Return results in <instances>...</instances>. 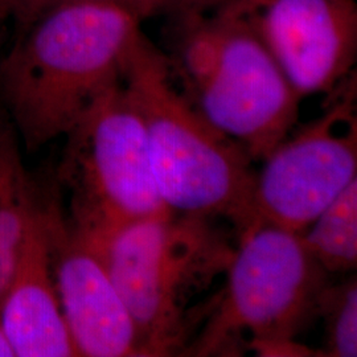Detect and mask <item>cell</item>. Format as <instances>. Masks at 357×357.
Segmentation results:
<instances>
[{
	"label": "cell",
	"instance_id": "6da1fadb",
	"mask_svg": "<svg viewBox=\"0 0 357 357\" xmlns=\"http://www.w3.org/2000/svg\"><path fill=\"white\" fill-rule=\"evenodd\" d=\"M142 17L103 3H69L41 13L0 60V101L28 153L76 125L122 79Z\"/></svg>",
	"mask_w": 357,
	"mask_h": 357
},
{
	"label": "cell",
	"instance_id": "7a4b0ae2",
	"mask_svg": "<svg viewBox=\"0 0 357 357\" xmlns=\"http://www.w3.org/2000/svg\"><path fill=\"white\" fill-rule=\"evenodd\" d=\"M89 243L128 308L144 356L185 355L217 295L205 299L236 250L216 220L168 212Z\"/></svg>",
	"mask_w": 357,
	"mask_h": 357
},
{
	"label": "cell",
	"instance_id": "3957f363",
	"mask_svg": "<svg viewBox=\"0 0 357 357\" xmlns=\"http://www.w3.org/2000/svg\"><path fill=\"white\" fill-rule=\"evenodd\" d=\"M122 82L141 112L160 196L171 212L222 220L237 237L255 225V162L213 128L172 78V63L142 32Z\"/></svg>",
	"mask_w": 357,
	"mask_h": 357
},
{
	"label": "cell",
	"instance_id": "277c9868",
	"mask_svg": "<svg viewBox=\"0 0 357 357\" xmlns=\"http://www.w3.org/2000/svg\"><path fill=\"white\" fill-rule=\"evenodd\" d=\"M237 240L225 286L185 355L294 356L331 275L293 231L258 224Z\"/></svg>",
	"mask_w": 357,
	"mask_h": 357
},
{
	"label": "cell",
	"instance_id": "5b68a950",
	"mask_svg": "<svg viewBox=\"0 0 357 357\" xmlns=\"http://www.w3.org/2000/svg\"><path fill=\"white\" fill-rule=\"evenodd\" d=\"M178 66L199 113L255 162L298 122L302 97L240 1L192 28L181 44Z\"/></svg>",
	"mask_w": 357,
	"mask_h": 357
},
{
	"label": "cell",
	"instance_id": "8992f818",
	"mask_svg": "<svg viewBox=\"0 0 357 357\" xmlns=\"http://www.w3.org/2000/svg\"><path fill=\"white\" fill-rule=\"evenodd\" d=\"M64 138L57 184L68 192L70 225L86 241L171 212L153 176L141 112L122 79Z\"/></svg>",
	"mask_w": 357,
	"mask_h": 357
},
{
	"label": "cell",
	"instance_id": "52a82bcc",
	"mask_svg": "<svg viewBox=\"0 0 357 357\" xmlns=\"http://www.w3.org/2000/svg\"><path fill=\"white\" fill-rule=\"evenodd\" d=\"M355 91H345L306 126L289 134L255 171V225L301 234L356 180Z\"/></svg>",
	"mask_w": 357,
	"mask_h": 357
},
{
	"label": "cell",
	"instance_id": "ba28073f",
	"mask_svg": "<svg viewBox=\"0 0 357 357\" xmlns=\"http://www.w3.org/2000/svg\"><path fill=\"white\" fill-rule=\"evenodd\" d=\"M240 3L302 98L344 84L356 61V0Z\"/></svg>",
	"mask_w": 357,
	"mask_h": 357
},
{
	"label": "cell",
	"instance_id": "9c48e42d",
	"mask_svg": "<svg viewBox=\"0 0 357 357\" xmlns=\"http://www.w3.org/2000/svg\"><path fill=\"white\" fill-rule=\"evenodd\" d=\"M48 227L56 291L77 356L144 357L102 259L65 216L59 187L50 191Z\"/></svg>",
	"mask_w": 357,
	"mask_h": 357
},
{
	"label": "cell",
	"instance_id": "30bf717a",
	"mask_svg": "<svg viewBox=\"0 0 357 357\" xmlns=\"http://www.w3.org/2000/svg\"><path fill=\"white\" fill-rule=\"evenodd\" d=\"M50 191L41 192L13 282L0 302V324L15 357L77 356L53 278Z\"/></svg>",
	"mask_w": 357,
	"mask_h": 357
},
{
	"label": "cell",
	"instance_id": "8fae6325",
	"mask_svg": "<svg viewBox=\"0 0 357 357\" xmlns=\"http://www.w3.org/2000/svg\"><path fill=\"white\" fill-rule=\"evenodd\" d=\"M22 144L13 123L0 114V302L22 255L26 231L41 191L22 160Z\"/></svg>",
	"mask_w": 357,
	"mask_h": 357
},
{
	"label": "cell",
	"instance_id": "7c38bea8",
	"mask_svg": "<svg viewBox=\"0 0 357 357\" xmlns=\"http://www.w3.org/2000/svg\"><path fill=\"white\" fill-rule=\"evenodd\" d=\"M303 246L330 275L357 266V178L299 234Z\"/></svg>",
	"mask_w": 357,
	"mask_h": 357
},
{
	"label": "cell",
	"instance_id": "4fadbf2b",
	"mask_svg": "<svg viewBox=\"0 0 357 357\" xmlns=\"http://www.w3.org/2000/svg\"><path fill=\"white\" fill-rule=\"evenodd\" d=\"M318 317L323 319L326 345L323 356H357V281L352 275L326 287L320 298Z\"/></svg>",
	"mask_w": 357,
	"mask_h": 357
},
{
	"label": "cell",
	"instance_id": "5bb4252c",
	"mask_svg": "<svg viewBox=\"0 0 357 357\" xmlns=\"http://www.w3.org/2000/svg\"><path fill=\"white\" fill-rule=\"evenodd\" d=\"M166 1L167 0H0V15L11 17L17 31H20L41 13L69 3L115 4L128 8L144 17L156 8L162 7Z\"/></svg>",
	"mask_w": 357,
	"mask_h": 357
},
{
	"label": "cell",
	"instance_id": "9a60e30c",
	"mask_svg": "<svg viewBox=\"0 0 357 357\" xmlns=\"http://www.w3.org/2000/svg\"><path fill=\"white\" fill-rule=\"evenodd\" d=\"M0 357H15L11 343L0 324Z\"/></svg>",
	"mask_w": 357,
	"mask_h": 357
}]
</instances>
